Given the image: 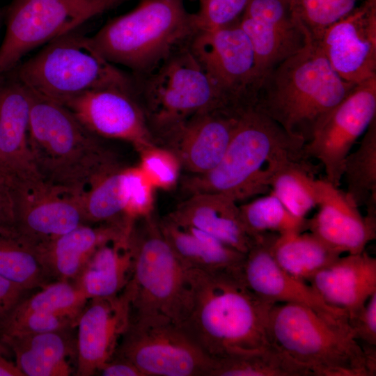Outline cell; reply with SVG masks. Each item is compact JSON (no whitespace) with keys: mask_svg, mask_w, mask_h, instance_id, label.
<instances>
[{"mask_svg":"<svg viewBox=\"0 0 376 376\" xmlns=\"http://www.w3.org/2000/svg\"><path fill=\"white\" fill-rule=\"evenodd\" d=\"M87 301L76 283L52 282L25 296L0 318V338L76 327Z\"/></svg>","mask_w":376,"mask_h":376,"instance_id":"ffe728a7","label":"cell"},{"mask_svg":"<svg viewBox=\"0 0 376 376\" xmlns=\"http://www.w3.org/2000/svg\"><path fill=\"white\" fill-rule=\"evenodd\" d=\"M31 292L0 276V318Z\"/></svg>","mask_w":376,"mask_h":376,"instance_id":"b9f144b4","label":"cell"},{"mask_svg":"<svg viewBox=\"0 0 376 376\" xmlns=\"http://www.w3.org/2000/svg\"><path fill=\"white\" fill-rule=\"evenodd\" d=\"M127 193L126 215L135 220L153 212L155 187L146 178L139 166L125 168Z\"/></svg>","mask_w":376,"mask_h":376,"instance_id":"ab89813d","label":"cell"},{"mask_svg":"<svg viewBox=\"0 0 376 376\" xmlns=\"http://www.w3.org/2000/svg\"><path fill=\"white\" fill-rule=\"evenodd\" d=\"M357 84L343 79L311 40L260 81L255 105L288 133L308 141Z\"/></svg>","mask_w":376,"mask_h":376,"instance_id":"277c9868","label":"cell"},{"mask_svg":"<svg viewBox=\"0 0 376 376\" xmlns=\"http://www.w3.org/2000/svg\"><path fill=\"white\" fill-rule=\"evenodd\" d=\"M237 203L220 193L195 194L188 196L166 217L207 233L246 254L258 238L246 230Z\"/></svg>","mask_w":376,"mask_h":376,"instance_id":"cb8c5ba5","label":"cell"},{"mask_svg":"<svg viewBox=\"0 0 376 376\" xmlns=\"http://www.w3.org/2000/svg\"><path fill=\"white\" fill-rule=\"evenodd\" d=\"M270 191L299 218L305 219L317 206L316 179L306 159L292 161L281 167L270 182Z\"/></svg>","mask_w":376,"mask_h":376,"instance_id":"e575fe53","label":"cell"},{"mask_svg":"<svg viewBox=\"0 0 376 376\" xmlns=\"http://www.w3.org/2000/svg\"><path fill=\"white\" fill-rule=\"evenodd\" d=\"M0 276L29 291L52 282L37 246L14 227L0 228Z\"/></svg>","mask_w":376,"mask_h":376,"instance_id":"4dcf8cb0","label":"cell"},{"mask_svg":"<svg viewBox=\"0 0 376 376\" xmlns=\"http://www.w3.org/2000/svg\"><path fill=\"white\" fill-rule=\"evenodd\" d=\"M240 269H187L188 297L178 326L213 360L272 343L269 322L276 304L255 294Z\"/></svg>","mask_w":376,"mask_h":376,"instance_id":"6da1fadb","label":"cell"},{"mask_svg":"<svg viewBox=\"0 0 376 376\" xmlns=\"http://www.w3.org/2000/svg\"><path fill=\"white\" fill-rule=\"evenodd\" d=\"M13 70L15 76L30 91L63 105L97 89L134 88L133 77L106 60L91 36L76 30L46 44Z\"/></svg>","mask_w":376,"mask_h":376,"instance_id":"52a82bcc","label":"cell"},{"mask_svg":"<svg viewBox=\"0 0 376 376\" xmlns=\"http://www.w3.org/2000/svg\"><path fill=\"white\" fill-rule=\"evenodd\" d=\"M376 118V75L357 85L305 143L307 158L323 165L326 180L336 187L344 162L357 140Z\"/></svg>","mask_w":376,"mask_h":376,"instance_id":"4fadbf2b","label":"cell"},{"mask_svg":"<svg viewBox=\"0 0 376 376\" xmlns=\"http://www.w3.org/2000/svg\"><path fill=\"white\" fill-rule=\"evenodd\" d=\"M1 19H2V13L0 11V29H1Z\"/></svg>","mask_w":376,"mask_h":376,"instance_id":"7dc6e473","label":"cell"},{"mask_svg":"<svg viewBox=\"0 0 376 376\" xmlns=\"http://www.w3.org/2000/svg\"><path fill=\"white\" fill-rule=\"evenodd\" d=\"M238 23L252 45L258 82L309 40L294 0H250Z\"/></svg>","mask_w":376,"mask_h":376,"instance_id":"5bb4252c","label":"cell"},{"mask_svg":"<svg viewBox=\"0 0 376 376\" xmlns=\"http://www.w3.org/2000/svg\"><path fill=\"white\" fill-rule=\"evenodd\" d=\"M124 0H13L0 45V76L29 52L76 30Z\"/></svg>","mask_w":376,"mask_h":376,"instance_id":"30bf717a","label":"cell"},{"mask_svg":"<svg viewBox=\"0 0 376 376\" xmlns=\"http://www.w3.org/2000/svg\"><path fill=\"white\" fill-rule=\"evenodd\" d=\"M97 373L103 376H143L131 362L114 355L102 365Z\"/></svg>","mask_w":376,"mask_h":376,"instance_id":"7bdbcfd3","label":"cell"},{"mask_svg":"<svg viewBox=\"0 0 376 376\" xmlns=\"http://www.w3.org/2000/svg\"><path fill=\"white\" fill-rule=\"evenodd\" d=\"M13 207L9 188L0 184V228L13 227Z\"/></svg>","mask_w":376,"mask_h":376,"instance_id":"ee69618b","label":"cell"},{"mask_svg":"<svg viewBox=\"0 0 376 376\" xmlns=\"http://www.w3.org/2000/svg\"><path fill=\"white\" fill-rule=\"evenodd\" d=\"M198 9L193 13L198 31L224 27L237 22L250 0H198Z\"/></svg>","mask_w":376,"mask_h":376,"instance_id":"f35d334b","label":"cell"},{"mask_svg":"<svg viewBox=\"0 0 376 376\" xmlns=\"http://www.w3.org/2000/svg\"><path fill=\"white\" fill-rule=\"evenodd\" d=\"M130 241L132 271L123 289L129 301V320L162 315L179 325L188 297L187 269L163 235L153 214L134 221Z\"/></svg>","mask_w":376,"mask_h":376,"instance_id":"ba28073f","label":"cell"},{"mask_svg":"<svg viewBox=\"0 0 376 376\" xmlns=\"http://www.w3.org/2000/svg\"><path fill=\"white\" fill-rule=\"evenodd\" d=\"M183 0H141L131 11L109 20L91 36L96 49L113 65L144 77L197 31Z\"/></svg>","mask_w":376,"mask_h":376,"instance_id":"8992f818","label":"cell"},{"mask_svg":"<svg viewBox=\"0 0 376 376\" xmlns=\"http://www.w3.org/2000/svg\"><path fill=\"white\" fill-rule=\"evenodd\" d=\"M87 224L120 223L126 215L127 194L125 168L105 175L81 196Z\"/></svg>","mask_w":376,"mask_h":376,"instance_id":"836d02e7","label":"cell"},{"mask_svg":"<svg viewBox=\"0 0 376 376\" xmlns=\"http://www.w3.org/2000/svg\"><path fill=\"white\" fill-rule=\"evenodd\" d=\"M308 283L329 305L354 315L376 292V258L365 251L340 256Z\"/></svg>","mask_w":376,"mask_h":376,"instance_id":"484cf974","label":"cell"},{"mask_svg":"<svg viewBox=\"0 0 376 376\" xmlns=\"http://www.w3.org/2000/svg\"><path fill=\"white\" fill-rule=\"evenodd\" d=\"M239 207L246 230L255 239L266 233L280 235L307 229L308 220L292 214L271 191Z\"/></svg>","mask_w":376,"mask_h":376,"instance_id":"d590c367","label":"cell"},{"mask_svg":"<svg viewBox=\"0 0 376 376\" xmlns=\"http://www.w3.org/2000/svg\"><path fill=\"white\" fill-rule=\"evenodd\" d=\"M0 184L7 186L8 188L10 185V179L4 170L0 161Z\"/></svg>","mask_w":376,"mask_h":376,"instance_id":"bcb514c9","label":"cell"},{"mask_svg":"<svg viewBox=\"0 0 376 376\" xmlns=\"http://www.w3.org/2000/svg\"><path fill=\"white\" fill-rule=\"evenodd\" d=\"M189 47L230 107L255 102L258 86L256 56L238 22L219 29L197 31Z\"/></svg>","mask_w":376,"mask_h":376,"instance_id":"7c38bea8","label":"cell"},{"mask_svg":"<svg viewBox=\"0 0 376 376\" xmlns=\"http://www.w3.org/2000/svg\"><path fill=\"white\" fill-rule=\"evenodd\" d=\"M134 94L156 139L198 113L230 107L191 52L189 42L157 68L134 77Z\"/></svg>","mask_w":376,"mask_h":376,"instance_id":"9c48e42d","label":"cell"},{"mask_svg":"<svg viewBox=\"0 0 376 376\" xmlns=\"http://www.w3.org/2000/svg\"><path fill=\"white\" fill-rule=\"evenodd\" d=\"M269 330L272 341L313 376L375 375V347H362L350 324L329 321L303 305L277 303Z\"/></svg>","mask_w":376,"mask_h":376,"instance_id":"5b68a950","label":"cell"},{"mask_svg":"<svg viewBox=\"0 0 376 376\" xmlns=\"http://www.w3.org/2000/svg\"><path fill=\"white\" fill-rule=\"evenodd\" d=\"M276 233H266L246 253L240 273L246 285L259 297L275 304L305 306L327 320L349 324L346 311L327 304L308 283L283 271L270 252Z\"/></svg>","mask_w":376,"mask_h":376,"instance_id":"d6986e66","label":"cell"},{"mask_svg":"<svg viewBox=\"0 0 376 376\" xmlns=\"http://www.w3.org/2000/svg\"><path fill=\"white\" fill-rule=\"evenodd\" d=\"M30 91L28 145L44 184L62 194L82 196L105 175L121 167L100 137L67 107Z\"/></svg>","mask_w":376,"mask_h":376,"instance_id":"3957f363","label":"cell"},{"mask_svg":"<svg viewBox=\"0 0 376 376\" xmlns=\"http://www.w3.org/2000/svg\"><path fill=\"white\" fill-rule=\"evenodd\" d=\"M0 376H24L10 348L0 340Z\"/></svg>","mask_w":376,"mask_h":376,"instance_id":"f6af8a7d","label":"cell"},{"mask_svg":"<svg viewBox=\"0 0 376 376\" xmlns=\"http://www.w3.org/2000/svg\"><path fill=\"white\" fill-rule=\"evenodd\" d=\"M159 226L175 255L187 269L215 272L241 268L246 254L210 234L177 224L166 217L159 220Z\"/></svg>","mask_w":376,"mask_h":376,"instance_id":"f1b7e54d","label":"cell"},{"mask_svg":"<svg viewBox=\"0 0 376 376\" xmlns=\"http://www.w3.org/2000/svg\"><path fill=\"white\" fill-rule=\"evenodd\" d=\"M333 70L358 84L376 75V0H364L316 42Z\"/></svg>","mask_w":376,"mask_h":376,"instance_id":"2e32d148","label":"cell"},{"mask_svg":"<svg viewBox=\"0 0 376 376\" xmlns=\"http://www.w3.org/2000/svg\"><path fill=\"white\" fill-rule=\"evenodd\" d=\"M342 180L346 183V193L356 204L366 205L368 213L375 214L376 118L363 134L357 149L347 156Z\"/></svg>","mask_w":376,"mask_h":376,"instance_id":"d6a6232c","label":"cell"},{"mask_svg":"<svg viewBox=\"0 0 376 376\" xmlns=\"http://www.w3.org/2000/svg\"><path fill=\"white\" fill-rule=\"evenodd\" d=\"M31 93L15 76H0V161L10 184L32 187L44 184L30 154L28 132Z\"/></svg>","mask_w":376,"mask_h":376,"instance_id":"603a6c76","label":"cell"},{"mask_svg":"<svg viewBox=\"0 0 376 376\" xmlns=\"http://www.w3.org/2000/svg\"><path fill=\"white\" fill-rule=\"evenodd\" d=\"M133 222L101 244L88 260L76 282L88 299L116 296L125 288L132 271Z\"/></svg>","mask_w":376,"mask_h":376,"instance_id":"83f0119b","label":"cell"},{"mask_svg":"<svg viewBox=\"0 0 376 376\" xmlns=\"http://www.w3.org/2000/svg\"><path fill=\"white\" fill-rule=\"evenodd\" d=\"M24 376H69L77 368V328L0 338Z\"/></svg>","mask_w":376,"mask_h":376,"instance_id":"d4e9b609","label":"cell"},{"mask_svg":"<svg viewBox=\"0 0 376 376\" xmlns=\"http://www.w3.org/2000/svg\"><path fill=\"white\" fill-rule=\"evenodd\" d=\"M316 187L319 209L307 229L340 254L364 251L375 238L376 217H363L346 191L326 179L316 180Z\"/></svg>","mask_w":376,"mask_h":376,"instance_id":"7402d4cb","label":"cell"},{"mask_svg":"<svg viewBox=\"0 0 376 376\" xmlns=\"http://www.w3.org/2000/svg\"><path fill=\"white\" fill-rule=\"evenodd\" d=\"M65 106L89 131L100 138L127 141L138 152L157 144L134 89H97L71 100Z\"/></svg>","mask_w":376,"mask_h":376,"instance_id":"9a60e30c","label":"cell"},{"mask_svg":"<svg viewBox=\"0 0 376 376\" xmlns=\"http://www.w3.org/2000/svg\"><path fill=\"white\" fill-rule=\"evenodd\" d=\"M113 355L131 362L143 376H210L214 365L175 322L162 315L129 320Z\"/></svg>","mask_w":376,"mask_h":376,"instance_id":"8fae6325","label":"cell"},{"mask_svg":"<svg viewBox=\"0 0 376 376\" xmlns=\"http://www.w3.org/2000/svg\"><path fill=\"white\" fill-rule=\"evenodd\" d=\"M240 108L198 113L160 135L156 143L173 151L189 175L207 173L222 159Z\"/></svg>","mask_w":376,"mask_h":376,"instance_id":"ac0fdd59","label":"cell"},{"mask_svg":"<svg viewBox=\"0 0 376 376\" xmlns=\"http://www.w3.org/2000/svg\"><path fill=\"white\" fill-rule=\"evenodd\" d=\"M349 324L354 338L364 346H376V292L352 317Z\"/></svg>","mask_w":376,"mask_h":376,"instance_id":"60d3db41","label":"cell"},{"mask_svg":"<svg viewBox=\"0 0 376 376\" xmlns=\"http://www.w3.org/2000/svg\"><path fill=\"white\" fill-rule=\"evenodd\" d=\"M210 376H313L273 342L249 352L235 353L214 360Z\"/></svg>","mask_w":376,"mask_h":376,"instance_id":"1f68e13d","label":"cell"},{"mask_svg":"<svg viewBox=\"0 0 376 376\" xmlns=\"http://www.w3.org/2000/svg\"><path fill=\"white\" fill-rule=\"evenodd\" d=\"M305 141L288 133L254 103L242 107L226 150L210 171L182 180L188 194L220 193L236 202L270 191L274 174L286 164L306 160Z\"/></svg>","mask_w":376,"mask_h":376,"instance_id":"7a4b0ae2","label":"cell"},{"mask_svg":"<svg viewBox=\"0 0 376 376\" xmlns=\"http://www.w3.org/2000/svg\"><path fill=\"white\" fill-rule=\"evenodd\" d=\"M13 227L37 248L82 224H87L81 196L60 193L42 184L9 188Z\"/></svg>","mask_w":376,"mask_h":376,"instance_id":"e0dca14e","label":"cell"},{"mask_svg":"<svg viewBox=\"0 0 376 376\" xmlns=\"http://www.w3.org/2000/svg\"><path fill=\"white\" fill-rule=\"evenodd\" d=\"M270 252L283 271L308 283L315 274L342 256L313 233L304 231L276 235Z\"/></svg>","mask_w":376,"mask_h":376,"instance_id":"f546056e","label":"cell"},{"mask_svg":"<svg viewBox=\"0 0 376 376\" xmlns=\"http://www.w3.org/2000/svg\"><path fill=\"white\" fill-rule=\"evenodd\" d=\"M132 222L82 224L38 247L52 281L76 283L97 247Z\"/></svg>","mask_w":376,"mask_h":376,"instance_id":"4316f807","label":"cell"},{"mask_svg":"<svg viewBox=\"0 0 376 376\" xmlns=\"http://www.w3.org/2000/svg\"><path fill=\"white\" fill-rule=\"evenodd\" d=\"M364 0H294L297 16L310 38L318 42L331 25Z\"/></svg>","mask_w":376,"mask_h":376,"instance_id":"8d00e7d4","label":"cell"},{"mask_svg":"<svg viewBox=\"0 0 376 376\" xmlns=\"http://www.w3.org/2000/svg\"><path fill=\"white\" fill-rule=\"evenodd\" d=\"M129 319V301L123 290L116 296L88 299L76 324L75 375L97 373L113 355Z\"/></svg>","mask_w":376,"mask_h":376,"instance_id":"44dd1931","label":"cell"},{"mask_svg":"<svg viewBox=\"0 0 376 376\" xmlns=\"http://www.w3.org/2000/svg\"><path fill=\"white\" fill-rule=\"evenodd\" d=\"M139 153L138 166L155 189L170 190L176 186L182 166L173 151L155 144Z\"/></svg>","mask_w":376,"mask_h":376,"instance_id":"74e56055","label":"cell"}]
</instances>
